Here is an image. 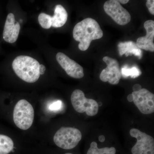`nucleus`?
Wrapping results in <instances>:
<instances>
[{
  "mask_svg": "<svg viewBox=\"0 0 154 154\" xmlns=\"http://www.w3.org/2000/svg\"><path fill=\"white\" fill-rule=\"evenodd\" d=\"M14 123L20 129H29L33 123L34 111L32 105L25 99L19 100L14 107Z\"/></svg>",
  "mask_w": 154,
  "mask_h": 154,
  "instance_id": "3",
  "label": "nucleus"
},
{
  "mask_svg": "<svg viewBox=\"0 0 154 154\" xmlns=\"http://www.w3.org/2000/svg\"><path fill=\"white\" fill-rule=\"evenodd\" d=\"M116 149L114 147H105L99 149L96 142L91 143L87 154H115Z\"/></svg>",
  "mask_w": 154,
  "mask_h": 154,
  "instance_id": "16",
  "label": "nucleus"
},
{
  "mask_svg": "<svg viewBox=\"0 0 154 154\" xmlns=\"http://www.w3.org/2000/svg\"><path fill=\"white\" fill-rule=\"evenodd\" d=\"M130 134L137 140L131 149L132 154H154V140L152 136L136 128L131 129Z\"/></svg>",
  "mask_w": 154,
  "mask_h": 154,
  "instance_id": "6",
  "label": "nucleus"
},
{
  "mask_svg": "<svg viewBox=\"0 0 154 154\" xmlns=\"http://www.w3.org/2000/svg\"><path fill=\"white\" fill-rule=\"evenodd\" d=\"M52 17L45 13H41L38 17V21L39 24L42 28L45 29H49L51 27Z\"/></svg>",
  "mask_w": 154,
  "mask_h": 154,
  "instance_id": "18",
  "label": "nucleus"
},
{
  "mask_svg": "<svg viewBox=\"0 0 154 154\" xmlns=\"http://www.w3.org/2000/svg\"><path fill=\"white\" fill-rule=\"evenodd\" d=\"M65 154H72V153H68Z\"/></svg>",
  "mask_w": 154,
  "mask_h": 154,
  "instance_id": "27",
  "label": "nucleus"
},
{
  "mask_svg": "<svg viewBox=\"0 0 154 154\" xmlns=\"http://www.w3.org/2000/svg\"><path fill=\"white\" fill-rule=\"evenodd\" d=\"M103 60L107 66L100 74V80L105 82H108L111 85H117L122 78L118 61L115 59L107 56L104 57Z\"/></svg>",
  "mask_w": 154,
  "mask_h": 154,
  "instance_id": "9",
  "label": "nucleus"
},
{
  "mask_svg": "<svg viewBox=\"0 0 154 154\" xmlns=\"http://www.w3.org/2000/svg\"><path fill=\"white\" fill-rule=\"evenodd\" d=\"M68 14L66 10L61 5L56 6L54 15L51 18V26L54 28H60L66 23Z\"/></svg>",
  "mask_w": 154,
  "mask_h": 154,
  "instance_id": "14",
  "label": "nucleus"
},
{
  "mask_svg": "<svg viewBox=\"0 0 154 154\" xmlns=\"http://www.w3.org/2000/svg\"><path fill=\"white\" fill-rule=\"evenodd\" d=\"M133 101L142 113L149 114L154 112V95L144 88L132 93Z\"/></svg>",
  "mask_w": 154,
  "mask_h": 154,
  "instance_id": "8",
  "label": "nucleus"
},
{
  "mask_svg": "<svg viewBox=\"0 0 154 154\" xmlns=\"http://www.w3.org/2000/svg\"><path fill=\"white\" fill-rule=\"evenodd\" d=\"M98 105L99 106H101L102 105V103H101V102H99V103H98Z\"/></svg>",
  "mask_w": 154,
  "mask_h": 154,
  "instance_id": "26",
  "label": "nucleus"
},
{
  "mask_svg": "<svg viewBox=\"0 0 154 154\" xmlns=\"http://www.w3.org/2000/svg\"><path fill=\"white\" fill-rule=\"evenodd\" d=\"M146 6L148 8L150 13L152 15H154V0H147L146 2Z\"/></svg>",
  "mask_w": 154,
  "mask_h": 154,
  "instance_id": "19",
  "label": "nucleus"
},
{
  "mask_svg": "<svg viewBox=\"0 0 154 154\" xmlns=\"http://www.w3.org/2000/svg\"><path fill=\"white\" fill-rule=\"evenodd\" d=\"M62 102L60 101H58L54 102L50 106V109L52 110H59L61 106Z\"/></svg>",
  "mask_w": 154,
  "mask_h": 154,
  "instance_id": "20",
  "label": "nucleus"
},
{
  "mask_svg": "<svg viewBox=\"0 0 154 154\" xmlns=\"http://www.w3.org/2000/svg\"><path fill=\"white\" fill-rule=\"evenodd\" d=\"M142 89L141 86L139 84H136L133 87V90L134 91H138Z\"/></svg>",
  "mask_w": 154,
  "mask_h": 154,
  "instance_id": "22",
  "label": "nucleus"
},
{
  "mask_svg": "<svg viewBox=\"0 0 154 154\" xmlns=\"http://www.w3.org/2000/svg\"><path fill=\"white\" fill-rule=\"evenodd\" d=\"M144 27L146 31L145 36L137 38L136 44L140 49L154 51V22L152 20H148L144 24Z\"/></svg>",
  "mask_w": 154,
  "mask_h": 154,
  "instance_id": "12",
  "label": "nucleus"
},
{
  "mask_svg": "<svg viewBox=\"0 0 154 154\" xmlns=\"http://www.w3.org/2000/svg\"><path fill=\"white\" fill-rule=\"evenodd\" d=\"M127 99L129 102H132L133 99V97L132 94H130V95L128 96Z\"/></svg>",
  "mask_w": 154,
  "mask_h": 154,
  "instance_id": "24",
  "label": "nucleus"
},
{
  "mask_svg": "<svg viewBox=\"0 0 154 154\" xmlns=\"http://www.w3.org/2000/svg\"><path fill=\"white\" fill-rule=\"evenodd\" d=\"M71 101L74 109L77 112H86L89 116H94L98 113L99 105L93 99H87L82 91L76 90L72 93Z\"/></svg>",
  "mask_w": 154,
  "mask_h": 154,
  "instance_id": "5",
  "label": "nucleus"
},
{
  "mask_svg": "<svg viewBox=\"0 0 154 154\" xmlns=\"http://www.w3.org/2000/svg\"><path fill=\"white\" fill-rule=\"evenodd\" d=\"M122 76L124 78L130 76L133 79L137 78L141 74V72L137 67H133L131 68H128L127 67L125 66L122 69L121 71Z\"/></svg>",
  "mask_w": 154,
  "mask_h": 154,
  "instance_id": "17",
  "label": "nucleus"
},
{
  "mask_svg": "<svg viewBox=\"0 0 154 154\" xmlns=\"http://www.w3.org/2000/svg\"><path fill=\"white\" fill-rule=\"evenodd\" d=\"M105 13L118 25H125L130 22L131 17L129 12L116 0L105 2L104 5Z\"/></svg>",
  "mask_w": 154,
  "mask_h": 154,
  "instance_id": "7",
  "label": "nucleus"
},
{
  "mask_svg": "<svg viewBox=\"0 0 154 154\" xmlns=\"http://www.w3.org/2000/svg\"><path fill=\"white\" fill-rule=\"evenodd\" d=\"M20 30L19 22L15 20V16L10 13L7 16L4 31L3 38L7 42L13 43L17 41Z\"/></svg>",
  "mask_w": 154,
  "mask_h": 154,
  "instance_id": "11",
  "label": "nucleus"
},
{
  "mask_svg": "<svg viewBox=\"0 0 154 154\" xmlns=\"http://www.w3.org/2000/svg\"><path fill=\"white\" fill-rule=\"evenodd\" d=\"M56 58L58 63L69 76L77 79H82L84 76L82 67L63 53H58Z\"/></svg>",
  "mask_w": 154,
  "mask_h": 154,
  "instance_id": "10",
  "label": "nucleus"
},
{
  "mask_svg": "<svg viewBox=\"0 0 154 154\" xmlns=\"http://www.w3.org/2000/svg\"><path fill=\"white\" fill-rule=\"evenodd\" d=\"M39 63L28 56L17 57L12 63L13 69L19 78L26 82H35L39 79Z\"/></svg>",
  "mask_w": 154,
  "mask_h": 154,
  "instance_id": "2",
  "label": "nucleus"
},
{
  "mask_svg": "<svg viewBox=\"0 0 154 154\" xmlns=\"http://www.w3.org/2000/svg\"><path fill=\"white\" fill-rule=\"evenodd\" d=\"M73 36L76 41L79 42L80 50L85 51L92 40L102 38L103 32L95 19L88 18L77 23L73 30Z\"/></svg>",
  "mask_w": 154,
  "mask_h": 154,
  "instance_id": "1",
  "label": "nucleus"
},
{
  "mask_svg": "<svg viewBox=\"0 0 154 154\" xmlns=\"http://www.w3.org/2000/svg\"><path fill=\"white\" fill-rule=\"evenodd\" d=\"M45 70H46V68L45 66L42 64H40L39 67V72L40 75L44 74L45 72Z\"/></svg>",
  "mask_w": 154,
  "mask_h": 154,
  "instance_id": "21",
  "label": "nucleus"
},
{
  "mask_svg": "<svg viewBox=\"0 0 154 154\" xmlns=\"http://www.w3.org/2000/svg\"><path fill=\"white\" fill-rule=\"evenodd\" d=\"M119 2V3H121L122 4H123V5H125V4H126L127 3H128L129 2V1L128 0H119V1H118Z\"/></svg>",
  "mask_w": 154,
  "mask_h": 154,
  "instance_id": "25",
  "label": "nucleus"
},
{
  "mask_svg": "<svg viewBox=\"0 0 154 154\" xmlns=\"http://www.w3.org/2000/svg\"><path fill=\"white\" fill-rule=\"evenodd\" d=\"M82 138V133L79 129L63 127L56 132L54 141L59 147L64 149H71L76 146Z\"/></svg>",
  "mask_w": 154,
  "mask_h": 154,
  "instance_id": "4",
  "label": "nucleus"
},
{
  "mask_svg": "<svg viewBox=\"0 0 154 154\" xmlns=\"http://www.w3.org/2000/svg\"><path fill=\"white\" fill-rule=\"evenodd\" d=\"M14 143L8 136L0 134V154H8L13 150Z\"/></svg>",
  "mask_w": 154,
  "mask_h": 154,
  "instance_id": "15",
  "label": "nucleus"
},
{
  "mask_svg": "<svg viewBox=\"0 0 154 154\" xmlns=\"http://www.w3.org/2000/svg\"><path fill=\"white\" fill-rule=\"evenodd\" d=\"M119 55L125 54V56L134 55L137 57L139 59L142 57V51L138 47L136 43L134 42L128 41L120 42L118 45Z\"/></svg>",
  "mask_w": 154,
  "mask_h": 154,
  "instance_id": "13",
  "label": "nucleus"
},
{
  "mask_svg": "<svg viewBox=\"0 0 154 154\" xmlns=\"http://www.w3.org/2000/svg\"><path fill=\"white\" fill-rule=\"evenodd\" d=\"M105 136L103 135L100 136L99 137V141L101 142H104L105 141Z\"/></svg>",
  "mask_w": 154,
  "mask_h": 154,
  "instance_id": "23",
  "label": "nucleus"
}]
</instances>
